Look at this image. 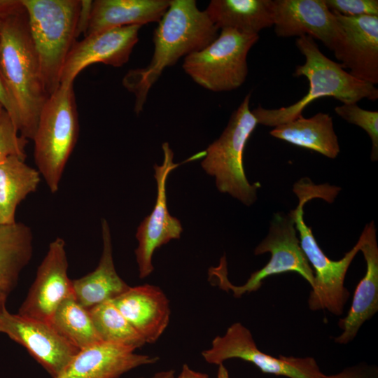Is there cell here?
Instances as JSON below:
<instances>
[{
    "label": "cell",
    "mask_w": 378,
    "mask_h": 378,
    "mask_svg": "<svg viewBox=\"0 0 378 378\" xmlns=\"http://www.w3.org/2000/svg\"><path fill=\"white\" fill-rule=\"evenodd\" d=\"M218 31L196 1L170 0L154 32L151 61L146 67L130 70L122 78L123 86L135 96L134 112L142 111L150 89L166 67L206 47Z\"/></svg>",
    "instance_id": "6da1fadb"
},
{
    "label": "cell",
    "mask_w": 378,
    "mask_h": 378,
    "mask_svg": "<svg viewBox=\"0 0 378 378\" xmlns=\"http://www.w3.org/2000/svg\"><path fill=\"white\" fill-rule=\"evenodd\" d=\"M0 73L19 133L32 140L49 96L43 85L26 13L1 23Z\"/></svg>",
    "instance_id": "7a4b0ae2"
},
{
    "label": "cell",
    "mask_w": 378,
    "mask_h": 378,
    "mask_svg": "<svg viewBox=\"0 0 378 378\" xmlns=\"http://www.w3.org/2000/svg\"><path fill=\"white\" fill-rule=\"evenodd\" d=\"M340 190L328 183L316 185L309 178H302L293 186L298 204L291 210L301 248L314 271V283L307 300L308 307L312 311L327 310L335 316L344 313L350 296L344 279L351 262L360 251V239L342 259L332 260L321 248L303 216L304 206L308 201L321 198L332 202Z\"/></svg>",
    "instance_id": "3957f363"
},
{
    "label": "cell",
    "mask_w": 378,
    "mask_h": 378,
    "mask_svg": "<svg viewBox=\"0 0 378 378\" xmlns=\"http://www.w3.org/2000/svg\"><path fill=\"white\" fill-rule=\"evenodd\" d=\"M295 45L305 57V62L295 67L294 76H304L309 87L307 93L297 102L285 107L267 109L259 105L252 110L260 125L276 127L302 115L304 109L316 99L333 97L343 104L357 103L363 99L374 101L378 89L346 71L340 63L326 57L312 37L297 38Z\"/></svg>",
    "instance_id": "277c9868"
},
{
    "label": "cell",
    "mask_w": 378,
    "mask_h": 378,
    "mask_svg": "<svg viewBox=\"0 0 378 378\" xmlns=\"http://www.w3.org/2000/svg\"><path fill=\"white\" fill-rule=\"evenodd\" d=\"M48 96L60 86L66 59L80 34L83 1L22 0Z\"/></svg>",
    "instance_id": "5b68a950"
},
{
    "label": "cell",
    "mask_w": 378,
    "mask_h": 378,
    "mask_svg": "<svg viewBox=\"0 0 378 378\" xmlns=\"http://www.w3.org/2000/svg\"><path fill=\"white\" fill-rule=\"evenodd\" d=\"M78 133V114L73 84L60 85L47 99L32 139L37 170L52 193L59 190Z\"/></svg>",
    "instance_id": "8992f818"
},
{
    "label": "cell",
    "mask_w": 378,
    "mask_h": 378,
    "mask_svg": "<svg viewBox=\"0 0 378 378\" xmlns=\"http://www.w3.org/2000/svg\"><path fill=\"white\" fill-rule=\"evenodd\" d=\"M265 253L271 254L270 260L252 273L243 285H233L228 279L225 255L220 258L218 266L209 269V279L220 289L230 291L235 298L258 290L269 276L288 272L298 273L312 288L314 286V271L301 248L292 211L274 214L267 235L254 250L255 255Z\"/></svg>",
    "instance_id": "52a82bcc"
},
{
    "label": "cell",
    "mask_w": 378,
    "mask_h": 378,
    "mask_svg": "<svg viewBox=\"0 0 378 378\" xmlns=\"http://www.w3.org/2000/svg\"><path fill=\"white\" fill-rule=\"evenodd\" d=\"M248 93L232 113L220 137L204 150L201 162L206 174L214 176L217 189L246 206L257 200L259 182L251 184L245 174L243 155L247 141L258 125L249 108Z\"/></svg>",
    "instance_id": "ba28073f"
},
{
    "label": "cell",
    "mask_w": 378,
    "mask_h": 378,
    "mask_svg": "<svg viewBox=\"0 0 378 378\" xmlns=\"http://www.w3.org/2000/svg\"><path fill=\"white\" fill-rule=\"evenodd\" d=\"M258 39V34L222 29L209 45L185 57L183 69L206 90L226 92L237 89L246 80L247 55Z\"/></svg>",
    "instance_id": "9c48e42d"
},
{
    "label": "cell",
    "mask_w": 378,
    "mask_h": 378,
    "mask_svg": "<svg viewBox=\"0 0 378 378\" xmlns=\"http://www.w3.org/2000/svg\"><path fill=\"white\" fill-rule=\"evenodd\" d=\"M202 356L208 363L217 365L229 359H241L254 365L263 373L288 378L325 376L313 357H275L260 351L251 331L239 322L232 323L223 335L216 336L211 347L203 351Z\"/></svg>",
    "instance_id": "30bf717a"
},
{
    "label": "cell",
    "mask_w": 378,
    "mask_h": 378,
    "mask_svg": "<svg viewBox=\"0 0 378 378\" xmlns=\"http://www.w3.org/2000/svg\"><path fill=\"white\" fill-rule=\"evenodd\" d=\"M0 333L24 346L52 378L79 351L49 323L13 314L6 307L0 311Z\"/></svg>",
    "instance_id": "8fae6325"
},
{
    "label": "cell",
    "mask_w": 378,
    "mask_h": 378,
    "mask_svg": "<svg viewBox=\"0 0 378 378\" xmlns=\"http://www.w3.org/2000/svg\"><path fill=\"white\" fill-rule=\"evenodd\" d=\"M162 164L153 166L157 183L156 202L152 212L142 220L136 232L138 246L134 253L140 279L153 272L152 258L155 251L172 239H178L183 232L180 220L169 213L166 194L168 176L179 164L174 163V153L168 143L162 144Z\"/></svg>",
    "instance_id": "7c38bea8"
},
{
    "label": "cell",
    "mask_w": 378,
    "mask_h": 378,
    "mask_svg": "<svg viewBox=\"0 0 378 378\" xmlns=\"http://www.w3.org/2000/svg\"><path fill=\"white\" fill-rule=\"evenodd\" d=\"M67 270L65 241L57 237L49 244L18 314L49 323L59 304L74 293Z\"/></svg>",
    "instance_id": "4fadbf2b"
},
{
    "label": "cell",
    "mask_w": 378,
    "mask_h": 378,
    "mask_svg": "<svg viewBox=\"0 0 378 378\" xmlns=\"http://www.w3.org/2000/svg\"><path fill=\"white\" fill-rule=\"evenodd\" d=\"M335 15L339 28L332 50L335 58L351 75L375 85L378 83V15Z\"/></svg>",
    "instance_id": "5bb4252c"
},
{
    "label": "cell",
    "mask_w": 378,
    "mask_h": 378,
    "mask_svg": "<svg viewBox=\"0 0 378 378\" xmlns=\"http://www.w3.org/2000/svg\"><path fill=\"white\" fill-rule=\"evenodd\" d=\"M141 26L117 27L84 36L76 41L64 62L60 85L73 84L85 67L103 63L120 67L127 63L139 40Z\"/></svg>",
    "instance_id": "9a60e30c"
},
{
    "label": "cell",
    "mask_w": 378,
    "mask_h": 378,
    "mask_svg": "<svg viewBox=\"0 0 378 378\" xmlns=\"http://www.w3.org/2000/svg\"><path fill=\"white\" fill-rule=\"evenodd\" d=\"M272 12L277 36L307 35L332 50L339 28L335 14L324 0H272Z\"/></svg>",
    "instance_id": "2e32d148"
},
{
    "label": "cell",
    "mask_w": 378,
    "mask_h": 378,
    "mask_svg": "<svg viewBox=\"0 0 378 378\" xmlns=\"http://www.w3.org/2000/svg\"><path fill=\"white\" fill-rule=\"evenodd\" d=\"M135 351L122 345L99 342L79 350L56 378H120L134 368L155 364L160 359Z\"/></svg>",
    "instance_id": "e0dca14e"
},
{
    "label": "cell",
    "mask_w": 378,
    "mask_h": 378,
    "mask_svg": "<svg viewBox=\"0 0 378 378\" xmlns=\"http://www.w3.org/2000/svg\"><path fill=\"white\" fill-rule=\"evenodd\" d=\"M359 239L366 272L356 288L346 316L338 322L342 332L334 341L339 344L351 342L364 323L378 312V245L373 221L366 224Z\"/></svg>",
    "instance_id": "ac0fdd59"
},
{
    "label": "cell",
    "mask_w": 378,
    "mask_h": 378,
    "mask_svg": "<svg viewBox=\"0 0 378 378\" xmlns=\"http://www.w3.org/2000/svg\"><path fill=\"white\" fill-rule=\"evenodd\" d=\"M111 301L146 343L157 342L169 325V300L157 286H130Z\"/></svg>",
    "instance_id": "d6986e66"
},
{
    "label": "cell",
    "mask_w": 378,
    "mask_h": 378,
    "mask_svg": "<svg viewBox=\"0 0 378 378\" xmlns=\"http://www.w3.org/2000/svg\"><path fill=\"white\" fill-rule=\"evenodd\" d=\"M169 4L170 0L92 1L84 36L117 27L159 22Z\"/></svg>",
    "instance_id": "ffe728a7"
},
{
    "label": "cell",
    "mask_w": 378,
    "mask_h": 378,
    "mask_svg": "<svg viewBox=\"0 0 378 378\" xmlns=\"http://www.w3.org/2000/svg\"><path fill=\"white\" fill-rule=\"evenodd\" d=\"M101 223L103 247L97 266L92 272L72 280L76 299L88 309L112 300L130 287L116 272L108 223L105 218Z\"/></svg>",
    "instance_id": "44dd1931"
},
{
    "label": "cell",
    "mask_w": 378,
    "mask_h": 378,
    "mask_svg": "<svg viewBox=\"0 0 378 378\" xmlns=\"http://www.w3.org/2000/svg\"><path fill=\"white\" fill-rule=\"evenodd\" d=\"M33 255V233L21 222L0 225V311Z\"/></svg>",
    "instance_id": "7402d4cb"
},
{
    "label": "cell",
    "mask_w": 378,
    "mask_h": 378,
    "mask_svg": "<svg viewBox=\"0 0 378 378\" xmlns=\"http://www.w3.org/2000/svg\"><path fill=\"white\" fill-rule=\"evenodd\" d=\"M204 12L218 29L258 34L273 26L272 0H212Z\"/></svg>",
    "instance_id": "603a6c76"
},
{
    "label": "cell",
    "mask_w": 378,
    "mask_h": 378,
    "mask_svg": "<svg viewBox=\"0 0 378 378\" xmlns=\"http://www.w3.org/2000/svg\"><path fill=\"white\" fill-rule=\"evenodd\" d=\"M270 134L276 139L316 151L328 158H335L340 151L332 118L328 113H318L309 118L302 115L274 127Z\"/></svg>",
    "instance_id": "cb8c5ba5"
},
{
    "label": "cell",
    "mask_w": 378,
    "mask_h": 378,
    "mask_svg": "<svg viewBox=\"0 0 378 378\" xmlns=\"http://www.w3.org/2000/svg\"><path fill=\"white\" fill-rule=\"evenodd\" d=\"M41 174L18 157L0 163V225L15 223L18 206L40 183Z\"/></svg>",
    "instance_id": "d4e9b609"
},
{
    "label": "cell",
    "mask_w": 378,
    "mask_h": 378,
    "mask_svg": "<svg viewBox=\"0 0 378 378\" xmlns=\"http://www.w3.org/2000/svg\"><path fill=\"white\" fill-rule=\"evenodd\" d=\"M49 323L79 350L102 341L89 310L77 301L74 293L59 304Z\"/></svg>",
    "instance_id": "484cf974"
},
{
    "label": "cell",
    "mask_w": 378,
    "mask_h": 378,
    "mask_svg": "<svg viewBox=\"0 0 378 378\" xmlns=\"http://www.w3.org/2000/svg\"><path fill=\"white\" fill-rule=\"evenodd\" d=\"M88 310L102 341L134 349L146 344L111 300L97 304Z\"/></svg>",
    "instance_id": "4316f807"
},
{
    "label": "cell",
    "mask_w": 378,
    "mask_h": 378,
    "mask_svg": "<svg viewBox=\"0 0 378 378\" xmlns=\"http://www.w3.org/2000/svg\"><path fill=\"white\" fill-rule=\"evenodd\" d=\"M335 112L346 122L365 130L372 141L370 158L378 160V111L360 108L357 103L343 104L335 108Z\"/></svg>",
    "instance_id": "83f0119b"
},
{
    "label": "cell",
    "mask_w": 378,
    "mask_h": 378,
    "mask_svg": "<svg viewBox=\"0 0 378 378\" xmlns=\"http://www.w3.org/2000/svg\"><path fill=\"white\" fill-rule=\"evenodd\" d=\"M28 139L21 136L8 113L0 111V163L10 157L23 160L27 158L26 146Z\"/></svg>",
    "instance_id": "f1b7e54d"
},
{
    "label": "cell",
    "mask_w": 378,
    "mask_h": 378,
    "mask_svg": "<svg viewBox=\"0 0 378 378\" xmlns=\"http://www.w3.org/2000/svg\"><path fill=\"white\" fill-rule=\"evenodd\" d=\"M328 9L344 17L378 15L377 0H324Z\"/></svg>",
    "instance_id": "f546056e"
},
{
    "label": "cell",
    "mask_w": 378,
    "mask_h": 378,
    "mask_svg": "<svg viewBox=\"0 0 378 378\" xmlns=\"http://www.w3.org/2000/svg\"><path fill=\"white\" fill-rule=\"evenodd\" d=\"M323 378H378V367L375 364L360 362L336 374H325Z\"/></svg>",
    "instance_id": "4dcf8cb0"
},
{
    "label": "cell",
    "mask_w": 378,
    "mask_h": 378,
    "mask_svg": "<svg viewBox=\"0 0 378 378\" xmlns=\"http://www.w3.org/2000/svg\"><path fill=\"white\" fill-rule=\"evenodd\" d=\"M26 13L22 0H0V22Z\"/></svg>",
    "instance_id": "1f68e13d"
},
{
    "label": "cell",
    "mask_w": 378,
    "mask_h": 378,
    "mask_svg": "<svg viewBox=\"0 0 378 378\" xmlns=\"http://www.w3.org/2000/svg\"><path fill=\"white\" fill-rule=\"evenodd\" d=\"M0 103L14 122V111L0 73ZM15 123V122H14Z\"/></svg>",
    "instance_id": "d6a6232c"
},
{
    "label": "cell",
    "mask_w": 378,
    "mask_h": 378,
    "mask_svg": "<svg viewBox=\"0 0 378 378\" xmlns=\"http://www.w3.org/2000/svg\"><path fill=\"white\" fill-rule=\"evenodd\" d=\"M178 378H209L206 373L192 370L187 364H183Z\"/></svg>",
    "instance_id": "836d02e7"
},
{
    "label": "cell",
    "mask_w": 378,
    "mask_h": 378,
    "mask_svg": "<svg viewBox=\"0 0 378 378\" xmlns=\"http://www.w3.org/2000/svg\"><path fill=\"white\" fill-rule=\"evenodd\" d=\"M150 378H175V371L172 369L162 370L155 373Z\"/></svg>",
    "instance_id": "e575fe53"
},
{
    "label": "cell",
    "mask_w": 378,
    "mask_h": 378,
    "mask_svg": "<svg viewBox=\"0 0 378 378\" xmlns=\"http://www.w3.org/2000/svg\"><path fill=\"white\" fill-rule=\"evenodd\" d=\"M218 372L216 378H230V375L226 367L223 363L218 365Z\"/></svg>",
    "instance_id": "d590c367"
},
{
    "label": "cell",
    "mask_w": 378,
    "mask_h": 378,
    "mask_svg": "<svg viewBox=\"0 0 378 378\" xmlns=\"http://www.w3.org/2000/svg\"><path fill=\"white\" fill-rule=\"evenodd\" d=\"M3 109H4V108H3L2 105H1V103H0V111H1V110H3Z\"/></svg>",
    "instance_id": "8d00e7d4"
},
{
    "label": "cell",
    "mask_w": 378,
    "mask_h": 378,
    "mask_svg": "<svg viewBox=\"0 0 378 378\" xmlns=\"http://www.w3.org/2000/svg\"><path fill=\"white\" fill-rule=\"evenodd\" d=\"M1 23H2V22H0V28H1Z\"/></svg>",
    "instance_id": "74e56055"
}]
</instances>
